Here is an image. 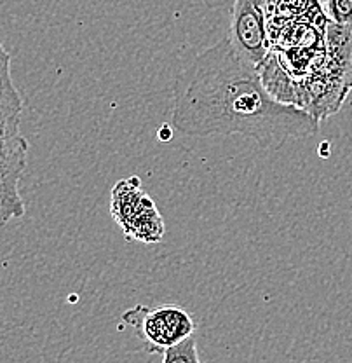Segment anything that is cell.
Listing matches in <instances>:
<instances>
[{"instance_id":"3957f363","label":"cell","mask_w":352,"mask_h":363,"mask_svg":"<svg viewBox=\"0 0 352 363\" xmlns=\"http://www.w3.org/2000/svg\"><path fill=\"white\" fill-rule=\"evenodd\" d=\"M112 215L127 240L157 243L164 234V222L152 199L140 189L138 180H123L113 187Z\"/></svg>"},{"instance_id":"6da1fadb","label":"cell","mask_w":352,"mask_h":363,"mask_svg":"<svg viewBox=\"0 0 352 363\" xmlns=\"http://www.w3.org/2000/svg\"><path fill=\"white\" fill-rule=\"evenodd\" d=\"M171 126L192 138L241 135L263 149H281L288 140L317 133L319 121L304 108L276 101L256 65L223 39L178 75Z\"/></svg>"},{"instance_id":"9c48e42d","label":"cell","mask_w":352,"mask_h":363,"mask_svg":"<svg viewBox=\"0 0 352 363\" xmlns=\"http://www.w3.org/2000/svg\"><path fill=\"white\" fill-rule=\"evenodd\" d=\"M321 6L328 20L352 32V0H321Z\"/></svg>"},{"instance_id":"5b68a950","label":"cell","mask_w":352,"mask_h":363,"mask_svg":"<svg viewBox=\"0 0 352 363\" xmlns=\"http://www.w3.org/2000/svg\"><path fill=\"white\" fill-rule=\"evenodd\" d=\"M267 16V0H234L227 39L253 65H259L271 51Z\"/></svg>"},{"instance_id":"ba28073f","label":"cell","mask_w":352,"mask_h":363,"mask_svg":"<svg viewBox=\"0 0 352 363\" xmlns=\"http://www.w3.org/2000/svg\"><path fill=\"white\" fill-rule=\"evenodd\" d=\"M162 363H203L199 358L198 340L194 335L168 347L162 353Z\"/></svg>"},{"instance_id":"30bf717a","label":"cell","mask_w":352,"mask_h":363,"mask_svg":"<svg viewBox=\"0 0 352 363\" xmlns=\"http://www.w3.org/2000/svg\"><path fill=\"white\" fill-rule=\"evenodd\" d=\"M173 126L171 124H162L161 128H159V131H157V136H159V140H161V142H169V140L173 138Z\"/></svg>"},{"instance_id":"277c9868","label":"cell","mask_w":352,"mask_h":363,"mask_svg":"<svg viewBox=\"0 0 352 363\" xmlns=\"http://www.w3.org/2000/svg\"><path fill=\"white\" fill-rule=\"evenodd\" d=\"M30 143L21 133L0 138V225L26 213L20 182L28 164Z\"/></svg>"},{"instance_id":"8992f818","label":"cell","mask_w":352,"mask_h":363,"mask_svg":"<svg viewBox=\"0 0 352 363\" xmlns=\"http://www.w3.org/2000/svg\"><path fill=\"white\" fill-rule=\"evenodd\" d=\"M23 98L14 84L11 55L0 40V138L21 133Z\"/></svg>"},{"instance_id":"52a82bcc","label":"cell","mask_w":352,"mask_h":363,"mask_svg":"<svg viewBox=\"0 0 352 363\" xmlns=\"http://www.w3.org/2000/svg\"><path fill=\"white\" fill-rule=\"evenodd\" d=\"M260 79H262L263 88L267 93L274 98L276 101L285 105H293V107H302L300 94H298V88L293 81H291L290 74L285 70V67L279 63V58L268 51L262 62L256 65Z\"/></svg>"},{"instance_id":"7a4b0ae2","label":"cell","mask_w":352,"mask_h":363,"mask_svg":"<svg viewBox=\"0 0 352 363\" xmlns=\"http://www.w3.org/2000/svg\"><path fill=\"white\" fill-rule=\"evenodd\" d=\"M123 321L135 328L136 337L143 342V350L162 354L168 347L194 335V318L187 309L176 304H162L149 309L135 306L124 311Z\"/></svg>"}]
</instances>
